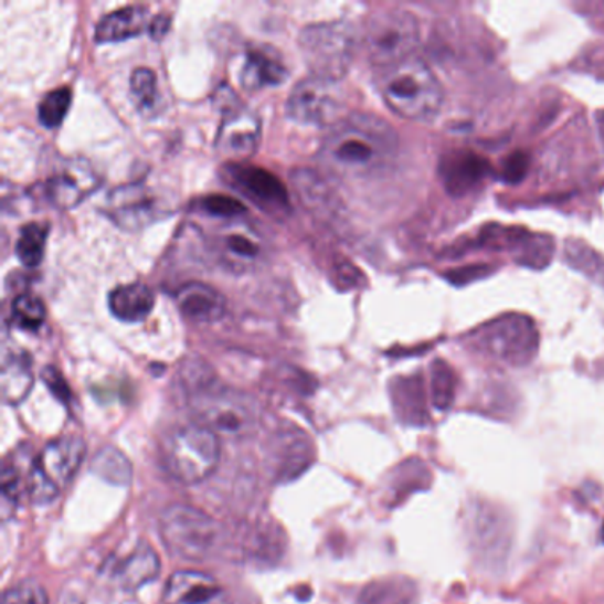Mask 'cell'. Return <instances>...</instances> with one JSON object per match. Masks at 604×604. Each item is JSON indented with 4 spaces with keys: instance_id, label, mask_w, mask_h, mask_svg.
<instances>
[{
    "instance_id": "obj_28",
    "label": "cell",
    "mask_w": 604,
    "mask_h": 604,
    "mask_svg": "<svg viewBox=\"0 0 604 604\" xmlns=\"http://www.w3.org/2000/svg\"><path fill=\"white\" fill-rule=\"evenodd\" d=\"M72 105V91L67 87L52 91L40 104V121L45 128H57L64 121Z\"/></svg>"
},
{
    "instance_id": "obj_1",
    "label": "cell",
    "mask_w": 604,
    "mask_h": 604,
    "mask_svg": "<svg viewBox=\"0 0 604 604\" xmlns=\"http://www.w3.org/2000/svg\"><path fill=\"white\" fill-rule=\"evenodd\" d=\"M399 139L380 117L353 114L331 126L319 161L330 174L360 178L385 169L398 155Z\"/></svg>"
},
{
    "instance_id": "obj_16",
    "label": "cell",
    "mask_w": 604,
    "mask_h": 604,
    "mask_svg": "<svg viewBox=\"0 0 604 604\" xmlns=\"http://www.w3.org/2000/svg\"><path fill=\"white\" fill-rule=\"evenodd\" d=\"M160 573V560L149 544H139L108 564L107 574L123 591H137Z\"/></svg>"
},
{
    "instance_id": "obj_18",
    "label": "cell",
    "mask_w": 604,
    "mask_h": 604,
    "mask_svg": "<svg viewBox=\"0 0 604 604\" xmlns=\"http://www.w3.org/2000/svg\"><path fill=\"white\" fill-rule=\"evenodd\" d=\"M148 28V10L144 6H126L102 19L96 28V43H121L139 36Z\"/></svg>"
},
{
    "instance_id": "obj_34",
    "label": "cell",
    "mask_w": 604,
    "mask_h": 604,
    "mask_svg": "<svg viewBox=\"0 0 604 604\" xmlns=\"http://www.w3.org/2000/svg\"><path fill=\"white\" fill-rule=\"evenodd\" d=\"M527 167H529V160L521 152H516L507 160L506 163V180L509 183H518L523 180V176L527 174Z\"/></svg>"
},
{
    "instance_id": "obj_20",
    "label": "cell",
    "mask_w": 604,
    "mask_h": 604,
    "mask_svg": "<svg viewBox=\"0 0 604 604\" xmlns=\"http://www.w3.org/2000/svg\"><path fill=\"white\" fill-rule=\"evenodd\" d=\"M108 307L119 321L139 322L151 314L155 295L146 284H125L110 293Z\"/></svg>"
},
{
    "instance_id": "obj_35",
    "label": "cell",
    "mask_w": 604,
    "mask_h": 604,
    "mask_svg": "<svg viewBox=\"0 0 604 604\" xmlns=\"http://www.w3.org/2000/svg\"><path fill=\"white\" fill-rule=\"evenodd\" d=\"M167 28H169V19H167V17H158L151 25L152 38H158V40H160V38L166 34Z\"/></svg>"
},
{
    "instance_id": "obj_29",
    "label": "cell",
    "mask_w": 604,
    "mask_h": 604,
    "mask_svg": "<svg viewBox=\"0 0 604 604\" xmlns=\"http://www.w3.org/2000/svg\"><path fill=\"white\" fill-rule=\"evenodd\" d=\"M568 261L574 268L583 272L586 277L604 284V259H601L600 254L592 252L589 246L577 242H569Z\"/></svg>"
},
{
    "instance_id": "obj_15",
    "label": "cell",
    "mask_w": 604,
    "mask_h": 604,
    "mask_svg": "<svg viewBox=\"0 0 604 604\" xmlns=\"http://www.w3.org/2000/svg\"><path fill=\"white\" fill-rule=\"evenodd\" d=\"M166 604H233L231 595L215 577L199 571H178L163 592Z\"/></svg>"
},
{
    "instance_id": "obj_12",
    "label": "cell",
    "mask_w": 604,
    "mask_h": 604,
    "mask_svg": "<svg viewBox=\"0 0 604 604\" xmlns=\"http://www.w3.org/2000/svg\"><path fill=\"white\" fill-rule=\"evenodd\" d=\"M99 187V176L95 167L84 158H70L55 167L46 180L45 193L54 206L70 210L95 193Z\"/></svg>"
},
{
    "instance_id": "obj_8",
    "label": "cell",
    "mask_w": 604,
    "mask_h": 604,
    "mask_svg": "<svg viewBox=\"0 0 604 604\" xmlns=\"http://www.w3.org/2000/svg\"><path fill=\"white\" fill-rule=\"evenodd\" d=\"M477 345L510 365H524L536 357L539 336L532 319L509 314L477 331Z\"/></svg>"
},
{
    "instance_id": "obj_6",
    "label": "cell",
    "mask_w": 604,
    "mask_h": 604,
    "mask_svg": "<svg viewBox=\"0 0 604 604\" xmlns=\"http://www.w3.org/2000/svg\"><path fill=\"white\" fill-rule=\"evenodd\" d=\"M354 31L350 23L322 22L305 28L300 49L314 76L339 82L350 70L354 55Z\"/></svg>"
},
{
    "instance_id": "obj_3",
    "label": "cell",
    "mask_w": 604,
    "mask_h": 604,
    "mask_svg": "<svg viewBox=\"0 0 604 604\" xmlns=\"http://www.w3.org/2000/svg\"><path fill=\"white\" fill-rule=\"evenodd\" d=\"M190 407L198 424L224 438H246L259 430V404L234 389L210 383L198 386L190 395Z\"/></svg>"
},
{
    "instance_id": "obj_27",
    "label": "cell",
    "mask_w": 604,
    "mask_h": 604,
    "mask_svg": "<svg viewBox=\"0 0 604 604\" xmlns=\"http://www.w3.org/2000/svg\"><path fill=\"white\" fill-rule=\"evenodd\" d=\"M131 96L140 113H155L158 104L157 75L149 67L135 70L130 81Z\"/></svg>"
},
{
    "instance_id": "obj_9",
    "label": "cell",
    "mask_w": 604,
    "mask_h": 604,
    "mask_svg": "<svg viewBox=\"0 0 604 604\" xmlns=\"http://www.w3.org/2000/svg\"><path fill=\"white\" fill-rule=\"evenodd\" d=\"M211 248L220 265L234 274L252 272L266 257L265 237L242 219L220 225L211 237Z\"/></svg>"
},
{
    "instance_id": "obj_4",
    "label": "cell",
    "mask_w": 604,
    "mask_h": 604,
    "mask_svg": "<svg viewBox=\"0 0 604 604\" xmlns=\"http://www.w3.org/2000/svg\"><path fill=\"white\" fill-rule=\"evenodd\" d=\"M161 539L180 559L206 562L225 544V530L210 515L192 506L167 507L160 516Z\"/></svg>"
},
{
    "instance_id": "obj_21",
    "label": "cell",
    "mask_w": 604,
    "mask_h": 604,
    "mask_svg": "<svg viewBox=\"0 0 604 604\" xmlns=\"http://www.w3.org/2000/svg\"><path fill=\"white\" fill-rule=\"evenodd\" d=\"M34 377H32L31 359L23 351L4 353L2 359V374H0V390L2 399L8 404L22 403L31 392Z\"/></svg>"
},
{
    "instance_id": "obj_19",
    "label": "cell",
    "mask_w": 604,
    "mask_h": 604,
    "mask_svg": "<svg viewBox=\"0 0 604 604\" xmlns=\"http://www.w3.org/2000/svg\"><path fill=\"white\" fill-rule=\"evenodd\" d=\"M488 172V166L483 158L475 157L471 152H453L445 155L439 174L444 178L445 189L454 195L468 192L474 184L483 180Z\"/></svg>"
},
{
    "instance_id": "obj_25",
    "label": "cell",
    "mask_w": 604,
    "mask_h": 604,
    "mask_svg": "<svg viewBox=\"0 0 604 604\" xmlns=\"http://www.w3.org/2000/svg\"><path fill=\"white\" fill-rule=\"evenodd\" d=\"M46 237H49L46 224H29L22 227L17 242V255L23 266L36 268L40 265L45 254Z\"/></svg>"
},
{
    "instance_id": "obj_5",
    "label": "cell",
    "mask_w": 604,
    "mask_h": 604,
    "mask_svg": "<svg viewBox=\"0 0 604 604\" xmlns=\"http://www.w3.org/2000/svg\"><path fill=\"white\" fill-rule=\"evenodd\" d=\"M167 470L184 484H198L206 480L220 463L222 445L220 436L204 425H181L170 431L161 447Z\"/></svg>"
},
{
    "instance_id": "obj_13",
    "label": "cell",
    "mask_w": 604,
    "mask_h": 604,
    "mask_svg": "<svg viewBox=\"0 0 604 604\" xmlns=\"http://www.w3.org/2000/svg\"><path fill=\"white\" fill-rule=\"evenodd\" d=\"M105 213L126 231H139L163 215L160 199L144 184H125L105 201Z\"/></svg>"
},
{
    "instance_id": "obj_10",
    "label": "cell",
    "mask_w": 604,
    "mask_h": 604,
    "mask_svg": "<svg viewBox=\"0 0 604 604\" xmlns=\"http://www.w3.org/2000/svg\"><path fill=\"white\" fill-rule=\"evenodd\" d=\"M337 82L325 81L319 76H307L293 87L287 98L286 113L293 121L301 125L333 126L340 121Z\"/></svg>"
},
{
    "instance_id": "obj_37",
    "label": "cell",
    "mask_w": 604,
    "mask_h": 604,
    "mask_svg": "<svg viewBox=\"0 0 604 604\" xmlns=\"http://www.w3.org/2000/svg\"><path fill=\"white\" fill-rule=\"evenodd\" d=\"M601 541L604 542V524H603V529H601Z\"/></svg>"
},
{
    "instance_id": "obj_14",
    "label": "cell",
    "mask_w": 604,
    "mask_h": 604,
    "mask_svg": "<svg viewBox=\"0 0 604 604\" xmlns=\"http://www.w3.org/2000/svg\"><path fill=\"white\" fill-rule=\"evenodd\" d=\"M261 142V121L257 114L252 113L236 102L225 104L224 119L220 125L216 148L224 157L245 160L251 158Z\"/></svg>"
},
{
    "instance_id": "obj_31",
    "label": "cell",
    "mask_w": 604,
    "mask_h": 604,
    "mask_svg": "<svg viewBox=\"0 0 604 604\" xmlns=\"http://www.w3.org/2000/svg\"><path fill=\"white\" fill-rule=\"evenodd\" d=\"M0 604H49V595L40 583L28 580L8 589Z\"/></svg>"
},
{
    "instance_id": "obj_24",
    "label": "cell",
    "mask_w": 604,
    "mask_h": 604,
    "mask_svg": "<svg viewBox=\"0 0 604 604\" xmlns=\"http://www.w3.org/2000/svg\"><path fill=\"white\" fill-rule=\"evenodd\" d=\"M91 470L95 471L99 479L107 480L114 486H128L134 477L130 459L116 447L99 451L91 463Z\"/></svg>"
},
{
    "instance_id": "obj_22",
    "label": "cell",
    "mask_w": 604,
    "mask_h": 604,
    "mask_svg": "<svg viewBox=\"0 0 604 604\" xmlns=\"http://www.w3.org/2000/svg\"><path fill=\"white\" fill-rule=\"evenodd\" d=\"M287 78V70L277 57L269 55L266 50L254 49L246 54L243 64L242 81L245 89H263L268 85H280Z\"/></svg>"
},
{
    "instance_id": "obj_17",
    "label": "cell",
    "mask_w": 604,
    "mask_h": 604,
    "mask_svg": "<svg viewBox=\"0 0 604 604\" xmlns=\"http://www.w3.org/2000/svg\"><path fill=\"white\" fill-rule=\"evenodd\" d=\"M176 304L184 318L199 325L220 321L227 310L224 295L216 292L215 287L201 283H190L181 287L176 295Z\"/></svg>"
},
{
    "instance_id": "obj_7",
    "label": "cell",
    "mask_w": 604,
    "mask_h": 604,
    "mask_svg": "<svg viewBox=\"0 0 604 604\" xmlns=\"http://www.w3.org/2000/svg\"><path fill=\"white\" fill-rule=\"evenodd\" d=\"M418 40L421 31L412 13L386 10L372 14L363 41L371 63L381 72L413 57Z\"/></svg>"
},
{
    "instance_id": "obj_2",
    "label": "cell",
    "mask_w": 604,
    "mask_h": 604,
    "mask_svg": "<svg viewBox=\"0 0 604 604\" xmlns=\"http://www.w3.org/2000/svg\"><path fill=\"white\" fill-rule=\"evenodd\" d=\"M378 87L390 110L410 121H433L444 105V87L433 70L415 55L381 70Z\"/></svg>"
},
{
    "instance_id": "obj_23",
    "label": "cell",
    "mask_w": 604,
    "mask_h": 604,
    "mask_svg": "<svg viewBox=\"0 0 604 604\" xmlns=\"http://www.w3.org/2000/svg\"><path fill=\"white\" fill-rule=\"evenodd\" d=\"M296 192L300 193L301 202L318 215H327V211L333 210L330 190L322 183L318 174L310 170H296L293 174Z\"/></svg>"
},
{
    "instance_id": "obj_32",
    "label": "cell",
    "mask_w": 604,
    "mask_h": 604,
    "mask_svg": "<svg viewBox=\"0 0 604 604\" xmlns=\"http://www.w3.org/2000/svg\"><path fill=\"white\" fill-rule=\"evenodd\" d=\"M202 211H206L208 215L222 216V219L236 220L245 213L242 202L234 199L224 198V195H213L201 202Z\"/></svg>"
},
{
    "instance_id": "obj_11",
    "label": "cell",
    "mask_w": 604,
    "mask_h": 604,
    "mask_svg": "<svg viewBox=\"0 0 604 604\" xmlns=\"http://www.w3.org/2000/svg\"><path fill=\"white\" fill-rule=\"evenodd\" d=\"M224 178L243 198L254 202L266 215L284 216L289 213V198L284 184L268 170L245 163H229Z\"/></svg>"
},
{
    "instance_id": "obj_36",
    "label": "cell",
    "mask_w": 604,
    "mask_h": 604,
    "mask_svg": "<svg viewBox=\"0 0 604 604\" xmlns=\"http://www.w3.org/2000/svg\"><path fill=\"white\" fill-rule=\"evenodd\" d=\"M597 123H600V135L604 146V113H601L600 116H597Z\"/></svg>"
},
{
    "instance_id": "obj_26",
    "label": "cell",
    "mask_w": 604,
    "mask_h": 604,
    "mask_svg": "<svg viewBox=\"0 0 604 604\" xmlns=\"http://www.w3.org/2000/svg\"><path fill=\"white\" fill-rule=\"evenodd\" d=\"M11 319L20 330L38 331L46 319L45 305L36 296H19L11 307Z\"/></svg>"
},
{
    "instance_id": "obj_30",
    "label": "cell",
    "mask_w": 604,
    "mask_h": 604,
    "mask_svg": "<svg viewBox=\"0 0 604 604\" xmlns=\"http://www.w3.org/2000/svg\"><path fill=\"white\" fill-rule=\"evenodd\" d=\"M454 390H456V378H454L453 369L448 368L447 363L435 362L433 365V401L439 410L453 404Z\"/></svg>"
},
{
    "instance_id": "obj_33",
    "label": "cell",
    "mask_w": 604,
    "mask_h": 604,
    "mask_svg": "<svg viewBox=\"0 0 604 604\" xmlns=\"http://www.w3.org/2000/svg\"><path fill=\"white\" fill-rule=\"evenodd\" d=\"M43 380H45L46 386L54 392L55 398L61 399L63 403H70L72 392L67 389L66 381L61 377V372L57 369L46 368L43 371Z\"/></svg>"
}]
</instances>
